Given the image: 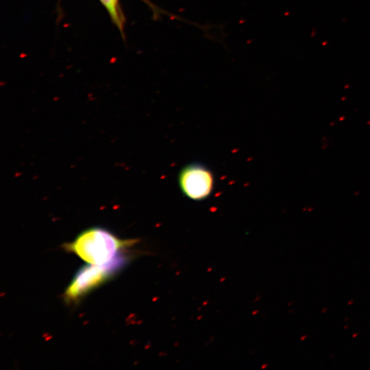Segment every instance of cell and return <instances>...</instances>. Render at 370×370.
I'll list each match as a JSON object with an SVG mask.
<instances>
[{"label": "cell", "instance_id": "cell-5", "mask_svg": "<svg viewBox=\"0 0 370 370\" xmlns=\"http://www.w3.org/2000/svg\"><path fill=\"white\" fill-rule=\"evenodd\" d=\"M142 1H143L145 3H147L151 8V9L153 10L155 18H158L160 16V14H166V15L170 16L171 18L178 19V20H182L180 16L174 15V14H171L169 12H167L165 10H163L159 8L158 7L156 6L149 0H142Z\"/></svg>", "mask_w": 370, "mask_h": 370}, {"label": "cell", "instance_id": "cell-1", "mask_svg": "<svg viewBox=\"0 0 370 370\" xmlns=\"http://www.w3.org/2000/svg\"><path fill=\"white\" fill-rule=\"evenodd\" d=\"M136 242V239H121L104 228L92 227L82 232L65 248L90 264L102 265L122 255V250Z\"/></svg>", "mask_w": 370, "mask_h": 370}, {"label": "cell", "instance_id": "cell-2", "mask_svg": "<svg viewBox=\"0 0 370 370\" xmlns=\"http://www.w3.org/2000/svg\"><path fill=\"white\" fill-rule=\"evenodd\" d=\"M127 260V257L121 255L108 264H90L82 268L66 290L65 298L69 301L77 300L112 276Z\"/></svg>", "mask_w": 370, "mask_h": 370}, {"label": "cell", "instance_id": "cell-3", "mask_svg": "<svg viewBox=\"0 0 370 370\" xmlns=\"http://www.w3.org/2000/svg\"><path fill=\"white\" fill-rule=\"evenodd\" d=\"M182 193L194 201H201L212 193L214 185L212 171L201 163H190L184 166L178 175Z\"/></svg>", "mask_w": 370, "mask_h": 370}, {"label": "cell", "instance_id": "cell-4", "mask_svg": "<svg viewBox=\"0 0 370 370\" xmlns=\"http://www.w3.org/2000/svg\"><path fill=\"white\" fill-rule=\"evenodd\" d=\"M104 8L108 11L112 21L123 32V18L119 6L118 0H99Z\"/></svg>", "mask_w": 370, "mask_h": 370}]
</instances>
